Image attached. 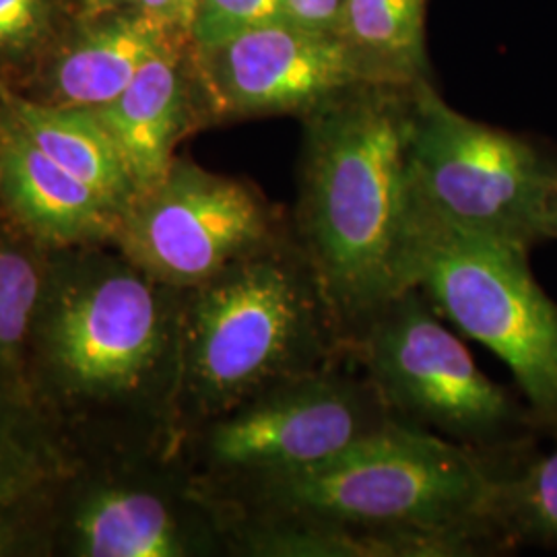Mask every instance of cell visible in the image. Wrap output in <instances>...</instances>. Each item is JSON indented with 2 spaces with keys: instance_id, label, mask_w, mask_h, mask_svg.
Masks as SVG:
<instances>
[{
  "instance_id": "20",
  "label": "cell",
  "mask_w": 557,
  "mask_h": 557,
  "mask_svg": "<svg viewBox=\"0 0 557 557\" xmlns=\"http://www.w3.org/2000/svg\"><path fill=\"white\" fill-rule=\"evenodd\" d=\"M60 0H0V59H17L50 34Z\"/></svg>"
},
{
  "instance_id": "18",
  "label": "cell",
  "mask_w": 557,
  "mask_h": 557,
  "mask_svg": "<svg viewBox=\"0 0 557 557\" xmlns=\"http://www.w3.org/2000/svg\"><path fill=\"white\" fill-rule=\"evenodd\" d=\"M38 262L20 248L0 244V363L20 354L40 306Z\"/></svg>"
},
{
  "instance_id": "16",
  "label": "cell",
  "mask_w": 557,
  "mask_h": 557,
  "mask_svg": "<svg viewBox=\"0 0 557 557\" xmlns=\"http://www.w3.org/2000/svg\"><path fill=\"white\" fill-rule=\"evenodd\" d=\"M423 17L425 0H341L337 36L363 83L413 87L428 79Z\"/></svg>"
},
{
  "instance_id": "9",
  "label": "cell",
  "mask_w": 557,
  "mask_h": 557,
  "mask_svg": "<svg viewBox=\"0 0 557 557\" xmlns=\"http://www.w3.org/2000/svg\"><path fill=\"white\" fill-rule=\"evenodd\" d=\"M116 234L131 264L186 292L273 248L292 234V220L250 184L174 160L122 211Z\"/></svg>"
},
{
  "instance_id": "15",
  "label": "cell",
  "mask_w": 557,
  "mask_h": 557,
  "mask_svg": "<svg viewBox=\"0 0 557 557\" xmlns=\"http://www.w3.org/2000/svg\"><path fill=\"white\" fill-rule=\"evenodd\" d=\"M4 112L50 160L94 188L120 215L137 197L119 149L94 110L23 100L9 94Z\"/></svg>"
},
{
  "instance_id": "17",
  "label": "cell",
  "mask_w": 557,
  "mask_h": 557,
  "mask_svg": "<svg viewBox=\"0 0 557 557\" xmlns=\"http://www.w3.org/2000/svg\"><path fill=\"white\" fill-rule=\"evenodd\" d=\"M537 442L494 455L487 517L512 554L557 552V440L547 453Z\"/></svg>"
},
{
  "instance_id": "25",
  "label": "cell",
  "mask_w": 557,
  "mask_h": 557,
  "mask_svg": "<svg viewBox=\"0 0 557 557\" xmlns=\"http://www.w3.org/2000/svg\"><path fill=\"white\" fill-rule=\"evenodd\" d=\"M2 448H4V421H2V413H0V465H2Z\"/></svg>"
},
{
  "instance_id": "23",
  "label": "cell",
  "mask_w": 557,
  "mask_h": 557,
  "mask_svg": "<svg viewBox=\"0 0 557 557\" xmlns=\"http://www.w3.org/2000/svg\"><path fill=\"white\" fill-rule=\"evenodd\" d=\"M81 2L87 17H103L124 7V0H81Z\"/></svg>"
},
{
  "instance_id": "21",
  "label": "cell",
  "mask_w": 557,
  "mask_h": 557,
  "mask_svg": "<svg viewBox=\"0 0 557 557\" xmlns=\"http://www.w3.org/2000/svg\"><path fill=\"white\" fill-rule=\"evenodd\" d=\"M199 0H124V9L160 21L172 34L190 40Z\"/></svg>"
},
{
  "instance_id": "8",
  "label": "cell",
  "mask_w": 557,
  "mask_h": 557,
  "mask_svg": "<svg viewBox=\"0 0 557 557\" xmlns=\"http://www.w3.org/2000/svg\"><path fill=\"white\" fill-rule=\"evenodd\" d=\"M182 292L135 264L89 278L60 296L48 351L79 393H139L168 400L178 416Z\"/></svg>"
},
{
  "instance_id": "24",
  "label": "cell",
  "mask_w": 557,
  "mask_h": 557,
  "mask_svg": "<svg viewBox=\"0 0 557 557\" xmlns=\"http://www.w3.org/2000/svg\"><path fill=\"white\" fill-rule=\"evenodd\" d=\"M9 537H11L9 527H7V522H4L2 517H0V556H2V554H4V549L9 547Z\"/></svg>"
},
{
  "instance_id": "3",
  "label": "cell",
  "mask_w": 557,
  "mask_h": 557,
  "mask_svg": "<svg viewBox=\"0 0 557 557\" xmlns=\"http://www.w3.org/2000/svg\"><path fill=\"white\" fill-rule=\"evenodd\" d=\"M345 363L351 361L337 312L294 230L182 292L178 425L186 430Z\"/></svg>"
},
{
  "instance_id": "4",
  "label": "cell",
  "mask_w": 557,
  "mask_h": 557,
  "mask_svg": "<svg viewBox=\"0 0 557 557\" xmlns=\"http://www.w3.org/2000/svg\"><path fill=\"white\" fill-rule=\"evenodd\" d=\"M347 354L393 421L479 455L537 442L522 395L490 379L419 287L386 299L347 341Z\"/></svg>"
},
{
  "instance_id": "10",
  "label": "cell",
  "mask_w": 557,
  "mask_h": 557,
  "mask_svg": "<svg viewBox=\"0 0 557 557\" xmlns=\"http://www.w3.org/2000/svg\"><path fill=\"white\" fill-rule=\"evenodd\" d=\"M193 50L200 108L211 119L273 114L304 119L324 101L363 83L338 36L287 20Z\"/></svg>"
},
{
  "instance_id": "2",
  "label": "cell",
  "mask_w": 557,
  "mask_h": 557,
  "mask_svg": "<svg viewBox=\"0 0 557 557\" xmlns=\"http://www.w3.org/2000/svg\"><path fill=\"white\" fill-rule=\"evenodd\" d=\"M411 89L361 83L301 119L298 200L289 220L345 341L386 299L411 287Z\"/></svg>"
},
{
  "instance_id": "5",
  "label": "cell",
  "mask_w": 557,
  "mask_h": 557,
  "mask_svg": "<svg viewBox=\"0 0 557 557\" xmlns=\"http://www.w3.org/2000/svg\"><path fill=\"white\" fill-rule=\"evenodd\" d=\"M527 250L453 227L413 199L407 281L512 372L543 438L557 440V301Z\"/></svg>"
},
{
  "instance_id": "12",
  "label": "cell",
  "mask_w": 557,
  "mask_h": 557,
  "mask_svg": "<svg viewBox=\"0 0 557 557\" xmlns=\"http://www.w3.org/2000/svg\"><path fill=\"white\" fill-rule=\"evenodd\" d=\"M188 46V38L168 41L116 100L89 108L114 140L137 195L168 176L176 143L202 110L195 71L184 54Z\"/></svg>"
},
{
  "instance_id": "19",
  "label": "cell",
  "mask_w": 557,
  "mask_h": 557,
  "mask_svg": "<svg viewBox=\"0 0 557 557\" xmlns=\"http://www.w3.org/2000/svg\"><path fill=\"white\" fill-rule=\"evenodd\" d=\"M285 20L283 0H199L193 48H211L242 32Z\"/></svg>"
},
{
  "instance_id": "13",
  "label": "cell",
  "mask_w": 557,
  "mask_h": 557,
  "mask_svg": "<svg viewBox=\"0 0 557 557\" xmlns=\"http://www.w3.org/2000/svg\"><path fill=\"white\" fill-rule=\"evenodd\" d=\"M0 197L15 220L48 244L116 232L120 213L85 182L50 160L0 112Z\"/></svg>"
},
{
  "instance_id": "11",
  "label": "cell",
  "mask_w": 557,
  "mask_h": 557,
  "mask_svg": "<svg viewBox=\"0 0 557 557\" xmlns=\"http://www.w3.org/2000/svg\"><path fill=\"white\" fill-rule=\"evenodd\" d=\"M89 557H186L227 549L218 508L199 490L119 487L89 499L77 518Z\"/></svg>"
},
{
  "instance_id": "14",
  "label": "cell",
  "mask_w": 557,
  "mask_h": 557,
  "mask_svg": "<svg viewBox=\"0 0 557 557\" xmlns=\"http://www.w3.org/2000/svg\"><path fill=\"white\" fill-rule=\"evenodd\" d=\"M174 38L184 36L172 34L160 21L133 9L98 21L54 62L50 103L100 108L116 100L145 62Z\"/></svg>"
},
{
  "instance_id": "26",
  "label": "cell",
  "mask_w": 557,
  "mask_h": 557,
  "mask_svg": "<svg viewBox=\"0 0 557 557\" xmlns=\"http://www.w3.org/2000/svg\"><path fill=\"white\" fill-rule=\"evenodd\" d=\"M7 98H9V91L0 85V112L4 110V103H7Z\"/></svg>"
},
{
  "instance_id": "27",
  "label": "cell",
  "mask_w": 557,
  "mask_h": 557,
  "mask_svg": "<svg viewBox=\"0 0 557 557\" xmlns=\"http://www.w3.org/2000/svg\"><path fill=\"white\" fill-rule=\"evenodd\" d=\"M552 227H554V239H557V199L554 205V215H552Z\"/></svg>"
},
{
  "instance_id": "22",
  "label": "cell",
  "mask_w": 557,
  "mask_h": 557,
  "mask_svg": "<svg viewBox=\"0 0 557 557\" xmlns=\"http://www.w3.org/2000/svg\"><path fill=\"white\" fill-rule=\"evenodd\" d=\"M285 20L322 34H338L341 0H283Z\"/></svg>"
},
{
  "instance_id": "1",
  "label": "cell",
  "mask_w": 557,
  "mask_h": 557,
  "mask_svg": "<svg viewBox=\"0 0 557 557\" xmlns=\"http://www.w3.org/2000/svg\"><path fill=\"white\" fill-rule=\"evenodd\" d=\"M494 455L393 423L312 469L207 496L220 517L322 531L338 557L512 554L487 517Z\"/></svg>"
},
{
  "instance_id": "7",
  "label": "cell",
  "mask_w": 557,
  "mask_h": 557,
  "mask_svg": "<svg viewBox=\"0 0 557 557\" xmlns=\"http://www.w3.org/2000/svg\"><path fill=\"white\" fill-rule=\"evenodd\" d=\"M393 423L372 382L345 363L278 384L195 432L205 496L312 469Z\"/></svg>"
},
{
  "instance_id": "6",
  "label": "cell",
  "mask_w": 557,
  "mask_h": 557,
  "mask_svg": "<svg viewBox=\"0 0 557 557\" xmlns=\"http://www.w3.org/2000/svg\"><path fill=\"white\" fill-rule=\"evenodd\" d=\"M413 199L453 227L533 252L554 239L557 151L469 119L430 79L411 89Z\"/></svg>"
}]
</instances>
